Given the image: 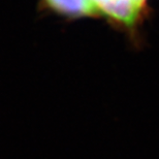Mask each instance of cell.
I'll use <instances>...</instances> for the list:
<instances>
[{"mask_svg": "<svg viewBox=\"0 0 159 159\" xmlns=\"http://www.w3.org/2000/svg\"><path fill=\"white\" fill-rule=\"evenodd\" d=\"M143 6L135 0H107L98 6L99 12L104 16L132 26L139 17Z\"/></svg>", "mask_w": 159, "mask_h": 159, "instance_id": "cell-1", "label": "cell"}, {"mask_svg": "<svg viewBox=\"0 0 159 159\" xmlns=\"http://www.w3.org/2000/svg\"><path fill=\"white\" fill-rule=\"evenodd\" d=\"M53 11L69 18L91 17L99 14L93 0H44Z\"/></svg>", "mask_w": 159, "mask_h": 159, "instance_id": "cell-2", "label": "cell"}]
</instances>
